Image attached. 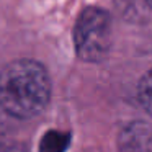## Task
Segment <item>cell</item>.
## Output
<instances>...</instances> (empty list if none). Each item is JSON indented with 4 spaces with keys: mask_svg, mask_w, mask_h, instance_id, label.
Wrapping results in <instances>:
<instances>
[{
    "mask_svg": "<svg viewBox=\"0 0 152 152\" xmlns=\"http://www.w3.org/2000/svg\"><path fill=\"white\" fill-rule=\"evenodd\" d=\"M51 77L34 59H15L0 70V106L18 119L41 115L51 100Z\"/></svg>",
    "mask_w": 152,
    "mask_h": 152,
    "instance_id": "1",
    "label": "cell"
},
{
    "mask_svg": "<svg viewBox=\"0 0 152 152\" xmlns=\"http://www.w3.org/2000/svg\"><path fill=\"white\" fill-rule=\"evenodd\" d=\"M75 53L85 62H102L111 48V18L100 7H87L74 26Z\"/></svg>",
    "mask_w": 152,
    "mask_h": 152,
    "instance_id": "2",
    "label": "cell"
},
{
    "mask_svg": "<svg viewBox=\"0 0 152 152\" xmlns=\"http://www.w3.org/2000/svg\"><path fill=\"white\" fill-rule=\"evenodd\" d=\"M145 123H132L121 134V152H152V129Z\"/></svg>",
    "mask_w": 152,
    "mask_h": 152,
    "instance_id": "3",
    "label": "cell"
},
{
    "mask_svg": "<svg viewBox=\"0 0 152 152\" xmlns=\"http://www.w3.org/2000/svg\"><path fill=\"white\" fill-rule=\"evenodd\" d=\"M70 145V132L61 129H49L39 141V152H67Z\"/></svg>",
    "mask_w": 152,
    "mask_h": 152,
    "instance_id": "4",
    "label": "cell"
},
{
    "mask_svg": "<svg viewBox=\"0 0 152 152\" xmlns=\"http://www.w3.org/2000/svg\"><path fill=\"white\" fill-rule=\"evenodd\" d=\"M137 100L141 106L152 116V69L142 75L137 85Z\"/></svg>",
    "mask_w": 152,
    "mask_h": 152,
    "instance_id": "5",
    "label": "cell"
},
{
    "mask_svg": "<svg viewBox=\"0 0 152 152\" xmlns=\"http://www.w3.org/2000/svg\"><path fill=\"white\" fill-rule=\"evenodd\" d=\"M0 152H28L26 147L17 142H7V144H0Z\"/></svg>",
    "mask_w": 152,
    "mask_h": 152,
    "instance_id": "6",
    "label": "cell"
},
{
    "mask_svg": "<svg viewBox=\"0 0 152 152\" xmlns=\"http://www.w3.org/2000/svg\"><path fill=\"white\" fill-rule=\"evenodd\" d=\"M145 2H147V5H149V7L152 8V0H145Z\"/></svg>",
    "mask_w": 152,
    "mask_h": 152,
    "instance_id": "7",
    "label": "cell"
}]
</instances>
